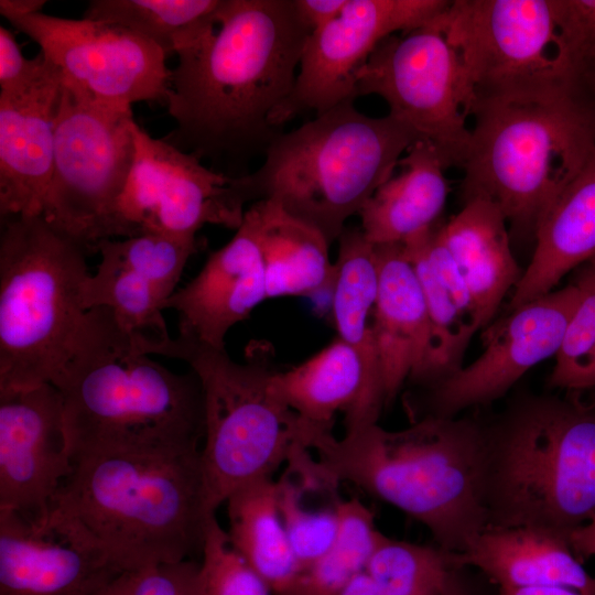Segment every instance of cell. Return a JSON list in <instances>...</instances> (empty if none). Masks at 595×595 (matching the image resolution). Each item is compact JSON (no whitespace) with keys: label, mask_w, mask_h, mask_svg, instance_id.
<instances>
[{"label":"cell","mask_w":595,"mask_h":595,"mask_svg":"<svg viewBox=\"0 0 595 595\" xmlns=\"http://www.w3.org/2000/svg\"><path fill=\"white\" fill-rule=\"evenodd\" d=\"M11 24L37 43L64 80L95 99L129 107L138 101L166 102L167 55L144 37L115 24L43 12Z\"/></svg>","instance_id":"14"},{"label":"cell","mask_w":595,"mask_h":595,"mask_svg":"<svg viewBox=\"0 0 595 595\" xmlns=\"http://www.w3.org/2000/svg\"><path fill=\"white\" fill-rule=\"evenodd\" d=\"M416 134L391 116L375 118L345 100L280 133L247 180L256 202L272 199L331 245L389 180Z\"/></svg>","instance_id":"8"},{"label":"cell","mask_w":595,"mask_h":595,"mask_svg":"<svg viewBox=\"0 0 595 595\" xmlns=\"http://www.w3.org/2000/svg\"><path fill=\"white\" fill-rule=\"evenodd\" d=\"M255 203L268 299L311 296L332 289L335 264L329 260L325 237L272 199Z\"/></svg>","instance_id":"27"},{"label":"cell","mask_w":595,"mask_h":595,"mask_svg":"<svg viewBox=\"0 0 595 595\" xmlns=\"http://www.w3.org/2000/svg\"><path fill=\"white\" fill-rule=\"evenodd\" d=\"M507 219L485 199H472L448 221L441 223L443 241L470 294L479 329L486 328L523 270L511 248Z\"/></svg>","instance_id":"24"},{"label":"cell","mask_w":595,"mask_h":595,"mask_svg":"<svg viewBox=\"0 0 595 595\" xmlns=\"http://www.w3.org/2000/svg\"><path fill=\"white\" fill-rule=\"evenodd\" d=\"M580 303L571 317L549 377L552 388L595 390V272L591 266L577 280Z\"/></svg>","instance_id":"36"},{"label":"cell","mask_w":595,"mask_h":595,"mask_svg":"<svg viewBox=\"0 0 595 595\" xmlns=\"http://www.w3.org/2000/svg\"><path fill=\"white\" fill-rule=\"evenodd\" d=\"M232 547L271 587L284 592L300 572L278 507L277 480L267 477L232 491L225 501Z\"/></svg>","instance_id":"29"},{"label":"cell","mask_w":595,"mask_h":595,"mask_svg":"<svg viewBox=\"0 0 595 595\" xmlns=\"http://www.w3.org/2000/svg\"><path fill=\"white\" fill-rule=\"evenodd\" d=\"M498 595H582L563 586H534L522 588H499Z\"/></svg>","instance_id":"44"},{"label":"cell","mask_w":595,"mask_h":595,"mask_svg":"<svg viewBox=\"0 0 595 595\" xmlns=\"http://www.w3.org/2000/svg\"><path fill=\"white\" fill-rule=\"evenodd\" d=\"M45 0H1L0 13L10 22L42 12Z\"/></svg>","instance_id":"43"},{"label":"cell","mask_w":595,"mask_h":595,"mask_svg":"<svg viewBox=\"0 0 595 595\" xmlns=\"http://www.w3.org/2000/svg\"><path fill=\"white\" fill-rule=\"evenodd\" d=\"M134 123L131 107L99 101L62 78L42 215L90 251L118 237V204L136 156Z\"/></svg>","instance_id":"11"},{"label":"cell","mask_w":595,"mask_h":595,"mask_svg":"<svg viewBox=\"0 0 595 595\" xmlns=\"http://www.w3.org/2000/svg\"><path fill=\"white\" fill-rule=\"evenodd\" d=\"M137 348L185 361L199 379L204 400L201 464L210 511L239 487L272 477L295 454L311 450L298 415L271 387L277 371L268 344L253 343L245 363L180 327L175 338L139 336Z\"/></svg>","instance_id":"7"},{"label":"cell","mask_w":595,"mask_h":595,"mask_svg":"<svg viewBox=\"0 0 595 595\" xmlns=\"http://www.w3.org/2000/svg\"><path fill=\"white\" fill-rule=\"evenodd\" d=\"M360 209L361 230L372 245L404 242L440 221L450 192L448 167L430 143L415 140Z\"/></svg>","instance_id":"26"},{"label":"cell","mask_w":595,"mask_h":595,"mask_svg":"<svg viewBox=\"0 0 595 595\" xmlns=\"http://www.w3.org/2000/svg\"><path fill=\"white\" fill-rule=\"evenodd\" d=\"M85 310L108 309L119 326L131 335L169 338L163 303L153 288L132 271L100 259L96 273L82 288Z\"/></svg>","instance_id":"32"},{"label":"cell","mask_w":595,"mask_h":595,"mask_svg":"<svg viewBox=\"0 0 595 595\" xmlns=\"http://www.w3.org/2000/svg\"><path fill=\"white\" fill-rule=\"evenodd\" d=\"M348 0H293L295 10L310 30L316 31L333 21Z\"/></svg>","instance_id":"40"},{"label":"cell","mask_w":595,"mask_h":595,"mask_svg":"<svg viewBox=\"0 0 595 595\" xmlns=\"http://www.w3.org/2000/svg\"><path fill=\"white\" fill-rule=\"evenodd\" d=\"M278 507L291 550L300 570L309 566L334 544L340 527L337 508H312L305 505V488L289 472L277 480Z\"/></svg>","instance_id":"35"},{"label":"cell","mask_w":595,"mask_h":595,"mask_svg":"<svg viewBox=\"0 0 595 595\" xmlns=\"http://www.w3.org/2000/svg\"><path fill=\"white\" fill-rule=\"evenodd\" d=\"M583 393L522 394L484 423L488 528L567 540L595 516V393Z\"/></svg>","instance_id":"5"},{"label":"cell","mask_w":595,"mask_h":595,"mask_svg":"<svg viewBox=\"0 0 595 595\" xmlns=\"http://www.w3.org/2000/svg\"><path fill=\"white\" fill-rule=\"evenodd\" d=\"M108 259L148 282L163 303L175 292L188 258L196 251L195 238L142 234L121 240L102 239L95 246Z\"/></svg>","instance_id":"34"},{"label":"cell","mask_w":595,"mask_h":595,"mask_svg":"<svg viewBox=\"0 0 595 595\" xmlns=\"http://www.w3.org/2000/svg\"><path fill=\"white\" fill-rule=\"evenodd\" d=\"M574 555L582 562L595 555V516L585 524L572 531L567 538Z\"/></svg>","instance_id":"42"},{"label":"cell","mask_w":595,"mask_h":595,"mask_svg":"<svg viewBox=\"0 0 595 595\" xmlns=\"http://www.w3.org/2000/svg\"><path fill=\"white\" fill-rule=\"evenodd\" d=\"M378 296L374 333L386 404L407 379L420 382L432 353V325L424 294L402 242L375 245Z\"/></svg>","instance_id":"22"},{"label":"cell","mask_w":595,"mask_h":595,"mask_svg":"<svg viewBox=\"0 0 595 595\" xmlns=\"http://www.w3.org/2000/svg\"><path fill=\"white\" fill-rule=\"evenodd\" d=\"M259 228L253 203L231 240L164 303L178 312L180 327L215 348L225 349L228 331L268 299Z\"/></svg>","instance_id":"19"},{"label":"cell","mask_w":595,"mask_h":595,"mask_svg":"<svg viewBox=\"0 0 595 595\" xmlns=\"http://www.w3.org/2000/svg\"><path fill=\"white\" fill-rule=\"evenodd\" d=\"M534 238L510 310L552 292L567 272L595 258V154L543 214Z\"/></svg>","instance_id":"25"},{"label":"cell","mask_w":595,"mask_h":595,"mask_svg":"<svg viewBox=\"0 0 595 595\" xmlns=\"http://www.w3.org/2000/svg\"><path fill=\"white\" fill-rule=\"evenodd\" d=\"M479 100L586 89L572 0H454L437 17Z\"/></svg>","instance_id":"10"},{"label":"cell","mask_w":595,"mask_h":595,"mask_svg":"<svg viewBox=\"0 0 595 595\" xmlns=\"http://www.w3.org/2000/svg\"><path fill=\"white\" fill-rule=\"evenodd\" d=\"M437 17L385 39L356 74L355 91L356 97H382L389 116L409 127L418 140L432 144L448 166L461 165L476 96Z\"/></svg>","instance_id":"12"},{"label":"cell","mask_w":595,"mask_h":595,"mask_svg":"<svg viewBox=\"0 0 595 595\" xmlns=\"http://www.w3.org/2000/svg\"><path fill=\"white\" fill-rule=\"evenodd\" d=\"M133 132L136 156L118 204V237L195 238L206 224L240 227L245 205L256 202L246 174L209 169L195 154L151 137L137 122Z\"/></svg>","instance_id":"13"},{"label":"cell","mask_w":595,"mask_h":595,"mask_svg":"<svg viewBox=\"0 0 595 595\" xmlns=\"http://www.w3.org/2000/svg\"><path fill=\"white\" fill-rule=\"evenodd\" d=\"M337 508L340 527L334 544L279 595H337L364 569L382 533L359 500H339Z\"/></svg>","instance_id":"31"},{"label":"cell","mask_w":595,"mask_h":595,"mask_svg":"<svg viewBox=\"0 0 595 595\" xmlns=\"http://www.w3.org/2000/svg\"><path fill=\"white\" fill-rule=\"evenodd\" d=\"M96 595H202L199 561L161 563L125 572Z\"/></svg>","instance_id":"38"},{"label":"cell","mask_w":595,"mask_h":595,"mask_svg":"<svg viewBox=\"0 0 595 595\" xmlns=\"http://www.w3.org/2000/svg\"><path fill=\"white\" fill-rule=\"evenodd\" d=\"M119 574L98 553L0 509V595H96Z\"/></svg>","instance_id":"20"},{"label":"cell","mask_w":595,"mask_h":595,"mask_svg":"<svg viewBox=\"0 0 595 595\" xmlns=\"http://www.w3.org/2000/svg\"><path fill=\"white\" fill-rule=\"evenodd\" d=\"M439 595H468L459 580L455 575V571L445 588Z\"/></svg>","instance_id":"45"},{"label":"cell","mask_w":595,"mask_h":595,"mask_svg":"<svg viewBox=\"0 0 595 595\" xmlns=\"http://www.w3.org/2000/svg\"><path fill=\"white\" fill-rule=\"evenodd\" d=\"M202 595H273L271 587L229 541L216 513L209 515L199 560Z\"/></svg>","instance_id":"37"},{"label":"cell","mask_w":595,"mask_h":595,"mask_svg":"<svg viewBox=\"0 0 595 595\" xmlns=\"http://www.w3.org/2000/svg\"><path fill=\"white\" fill-rule=\"evenodd\" d=\"M461 166L464 203L495 204L513 231L543 214L595 154V101L563 88L479 100Z\"/></svg>","instance_id":"6"},{"label":"cell","mask_w":595,"mask_h":595,"mask_svg":"<svg viewBox=\"0 0 595 595\" xmlns=\"http://www.w3.org/2000/svg\"><path fill=\"white\" fill-rule=\"evenodd\" d=\"M221 4L223 0H93L83 18L125 28L170 55L212 28Z\"/></svg>","instance_id":"30"},{"label":"cell","mask_w":595,"mask_h":595,"mask_svg":"<svg viewBox=\"0 0 595 595\" xmlns=\"http://www.w3.org/2000/svg\"><path fill=\"white\" fill-rule=\"evenodd\" d=\"M325 478L348 482L422 523L445 552L458 554L488 528L484 501V423L423 416L389 431L378 423L314 436Z\"/></svg>","instance_id":"3"},{"label":"cell","mask_w":595,"mask_h":595,"mask_svg":"<svg viewBox=\"0 0 595 595\" xmlns=\"http://www.w3.org/2000/svg\"><path fill=\"white\" fill-rule=\"evenodd\" d=\"M591 90H593V91L595 93V80H594V83H593V85H592V89H591Z\"/></svg>","instance_id":"46"},{"label":"cell","mask_w":595,"mask_h":595,"mask_svg":"<svg viewBox=\"0 0 595 595\" xmlns=\"http://www.w3.org/2000/svg\"><path fill=\"white\" fill-rule=\"evenodd\" d=\"M310 33L293 0H223L215 24L176 53L166 98L175 128L163 139L213 162L266 152Z\"/></svg>","instance_id":"1"},{"label":"cell","mask_w":595,"mask_h":595,"mask_svg":"<svg viewBox=\"0 0 595 595\" xmlns=\"http://www.w3.org/2000/svg\"><path fill=\"white\" fill-rule=\"evenodd\" d=\"M450 4L445 0H348L325 26L309 34L290 96L273 111L281 130L295 115H317L356 98V74L388 36L423 26Z\"/></svg>","instance_id":"15"},{"label":"cell","mask_w":595,"mask_h":595,"mask_svg":"<svg viewBox=\"0 0 595 595\" xmlns=\"http://www.w3.org/2000/svg\"><path fill=\"white\" fill-rule=\"evenodd\" d=\"M72 468L60 390H0V509L44 527Z\"/></svg>","instance_id":"17"},{"label":"cell","mask_w":595,"mask_h":595,"mask_svg":"<svg viewBox=\"0 0 595 595\" xmlns=\"http://www.w3.org/2000/svg\"><path fill=\"white\" fill-rule=\"evenodd\" d=\"M140 353L106 307H93L52 381L63 400L71 457L115 448L201 446L204 400L191 369Z\"/></svg>","instance_id":"4"},{"label":"cell","mask_w":595,"mask_h":595,"mask_svg":"<svg viewBox=\"0 0 595 595\" xmlns=\"http://www.w3.org/2000/svg\"><path fill=\"white\" fill-rule=\"evenodd\" d=\"M271 387L298 415L310 446L332 433L336 413L345 414V432L377 424L383 401L374 392L358 354L336 338L303 364L275 371Z\"/></svg>","instance_id":"21"},{"label":"cell","mask_w":595,"mask_h":595,"mask_svg":"<svg viewBox=\"0 0 595 595\" xmlns=\"http://www.w3.org/2000/svg\"><path fill=\"white\" fill-rule=\"evenodd\" d=\"M337 240L332 310L338 338L358 354L374 392L386 404L374 333L379 284L375 245L357 227H345Z\"/></svg>","instance_id":"28"},{"label":"cell","mask_w":595,"mask_h":595,"mask_svg":"<svg viewBox=\"0 0 595 595\" xmlns=\"http://www.w3.org/2000/svg\"><path fill=\"white\" fill-rule=\"evenodd\" d=\"M88 251L42 214L1 218L0 390L52 383L67 363L87 316Z\"/></svg>","instance_id":"9"},{"label":"cell","mask_w":595,"mask_h":595,"mask_svg":"<svg viewBox=\"0 0 595 595\" xmlns=\"http://www.w3.org/2000/svg\"><path fill=\"white\" fill-rule=\"evenodd\" d=\"M201 446L115 448L72 458L44 529L120 573L202 554L206 501Z\"/></svg>","instance_id":"2"},{"label":"cell","mask_w":595,"mask_h":595,"mask_svg":"<svg viewBox=\"0 0 595 595\" xmlns=\"http://www.w3.org/2000/svg\"><path fill=\"white\" fill-rule=\"evenodd\" d=\"M452 554V553H451ZM453 564L474 566L499 588L563 586L595 595V577L583 567L566 539L528 528H488Z\"/></svg>","instance_id":"23"},{"label":"cell","mask_w":595,"mask_h":595,"mask_svg":"<svg viewBox=\"0 0 595 595\" xmlns=\"http://www.w3.org/2000/svg\"><path fill=\"white\" fill-rule=\"evenodd\" d=\"M580 300V286L570 284L521 304L490 323L483 334V353L466 367L428 387L418 419L456 418L465 409L504 397L529 369L556 355Z\"/></svg>","instance_id":"16"},{"label":"cell","mask_w":595,"mask_h":595,"mask_svg":"<svg viewBox=\"0 0 595 595\" xmlns=\"http://www.w3.org/2000/svg\"><path fill=\"white\" fill-rule=\"evenodd\" d=\"M62 75L51 63L35 82L0 91V216L43 213L55 148Z\"/></svg>","instance_id":"18"},{"label":"cell","mask_w":595,"mask_h":595,"mask_svg":"<svg viewBox=\"0 0 595 595\" xmlns=\"http://www.w3.org/2000/svg\"><path fill=\"white\" fill-rule=\"evenodd\" d=\"M584 41L587 66V87L595 80V0H572Z\"/></svg>","instance_id":"41"},{"label":"cell","mask_w":595,"mask_h":595,"mask_svg":"<svg viewBox=\"0 0 595 595\" xmlns=\"http://www.w3.org/2000/svg\"><path fill=\"white\" fill-rule=\"evenodd\" d=\"M51 62L40 51L33 58L23 55L13 34L0 26V87L2 91L24 87L50 68Z\"/></svg>","instance_id":"39"},{"label":"cell","mask_w":595,"mask_h":595,"mask_svg":"<svg viewBox=\"0 0 595 595\" xmlns=\"http://www.w3.org/2000/svg\"><path fill=\"white\" fill-rule=\"evenodd\" d=\"M364 569L383 595H439L455 566L452 554L439 547L381 534Z\"/></svg>","instance_id":"33"}]
</instances>
